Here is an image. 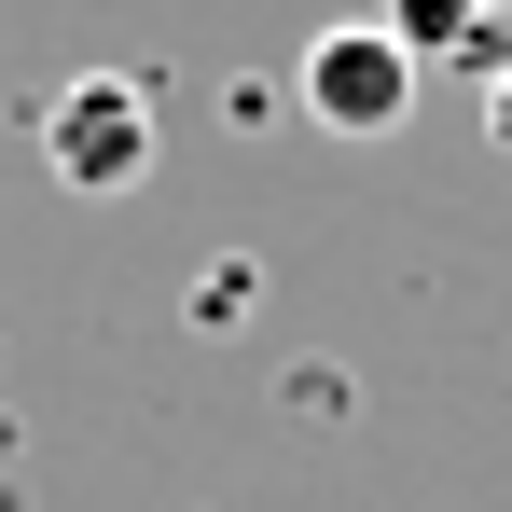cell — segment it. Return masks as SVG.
<instances>
[{
    "label": "cell",
    "instance_id": "2",
    "mask_svg": "<svg viewBox=\"0 0 512 512\" xmlns=\"http://www.w3.org/2000/svg\"><path fill=\"white\" fill-rule=\"evenodd\" d=\"M42 167L70 180V194H139V180H153V84L84 70V84L42 111Z\"/></svg>",
    "mask_w": 512,
    "mask_h": 512
},
{
    "label": "cell",
    "instance_id": "3",
    "mask_svg": "<svg viewBox=\"0 0 512 512\" xmlns=\"http://www.w3.org/2000/svg\"><path fill=\"white\" fill-rule=\"evenodd\" d=\"M512 0H374V28H388V42H402V56H443V70H471V42H485V28H499Z\"/></svg>",
    "mask_w": 512,
    "mask_h": 512
},
{
    "label": "cell",
    "instance_id": "1",
    "mask_svg": "<svg viewBox=\"0 0 512 512\" xmlns=\"http://www.w3.org/2000/svg\"><path fill=\"white\" fill-rule=\"evenodd\" d=\"M291 97H305V125H333V139H402V111H416V56H402L374 14H346V28L305 42Z\"/></svg>",
    "mask_w": 512,
    "mask_h": 512
},
{
    "label": "cell",
    "instance_id": "4",
    "mask_svg": "<svg viewBox=\"0 0 512 512\" xmlns=\"http://www.w3.org/2000/svg\"><path fill=\"white\" fill-rule=\"evenodd\" d=\"M485 139H499V153H512V84H485Z\"/></svg>",
    "mask_w": 512,
    "mask_h": 512
}]
</instances>
